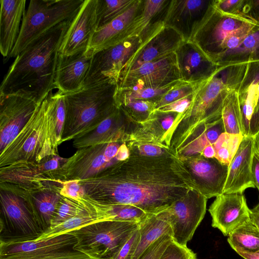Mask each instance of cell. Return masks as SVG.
I'll return each instance as SVG.
<instances>
[{"mask_svg":"<svg viewBox=\"0 0 259 259\" xmlns=\"http://www.w3.org/2000/svg\"><path fill=\"white\" fill-rule=\"evenodd\" d=\"M181 80L175 52L120 75L117 88L162 87Z\"/></svg>","mask_w":259,"mask_h":259,"instance_id":"cell-15","label":"cell"},{"mask_svg":"<svg viewBox=\"0 0 259 259\" xmlns=\"http://www.w3.org/2000/svg\"><path fill=\"white\" fill-rule=\"evenodd\" d=\"M130 155L129 149L125 142L121 143L116 155L118 161H122L127 159Z\"/></svg>","mask_w":259,"mask_h":259,"instance_id":"cell-53","label":"cell"},{"mask_svg":"<svg viewBox=\"0 0 259 259\" xmlns=\"http://www.w3.org/2000/svg\"><path fill=\"white\" fill-rule=\"evenodd\" d=\"M82 200L87 207L103 221L127 222L140 224L149 214L135 206L123 204H103L91 198L86 194Z\"/></svg>","mask_w":259,"mask_h":259,"instance_id":"cell-30","label":"cell"},{"mask_svg":"<svg viewBox=\"0 0 259 259\" xmlns=\"http://www.w3.org/2000/svg\"><path fill=\"white\" fill-rule=\"evenodd\" d=\"M126 144L130 153L147 157L178 156L170 147L164 144L147 141H128Z\"/></svg>","mask_w":259,"mask_h":259,"instance_id":"cell-38","label":"cell"},{"mask_svg":"<svg viewBox=\"0 0 259 259\" xmlns=\"http://www.w3.org/2000/svg\"><path fill=\"white\" fill-rule=\"evenodd\" d=\"M244 14L246 18L259 24V0H245Z\"/></svg>","mask_w":259,"mask_h":259,"instance_id":"cell-50","label":"cell"},{"mask_svg":"<svg viewBox=\"0 0 259 259\" xmlns=\"http://www.w3.org/2000/svg\"><path fill=\"white\" fill-rule=\"evenodd\" d=\"M214 0H170L164 25L177 31L185 41L192 40L214 9Z\"/></svg>","mask_w":259,"mask_h":259,"instance_id":"cell-16","label":"cell"},{"mask_svg":"<svg viewBox=\"0 0 259 259\" xmlns=\"http://www.w3.org/2000/svg\"><path fill=\"white\" fill-rule=\"evenodd\" d=\"M245 2V0H214V6L223 14L246 18L244 14Z\"/></svg>","mask_w":259,"mask_h":259,"instance_id":"cell-45","label":"cell"},{"mask_svg":"<svg viewBox=\"0 0 259 259\" xmlns=\"http://www.w3.org/2000/svg\"><path fill=\"white\" fill-rule=\"evenodd\" d=\"M193 95V94L186 98L172 102L156 109L165 112L182 113L189 106L192 100Z\"/></svg>","mask_w":259,"mask_h":259,"instance_id":"cell-49","label":"cell"},{"mask_svg":"<svg viewBox=\"0 0 259 259\" xmlns=\"http://www.w3.org/2000/svg\"><path fill=\"white\" fill-rule=\"evenodd\" d=\"M96 5L97 0H84L66 32L60 54L71 56L87 50L97 29Z\"/></svg>","mask_w":259,"mask_h":259,"instance_id":"cell-20","label":"cell"},{"mask_svg":"<svg viewBox=\"0 0 259 259\" xmlns=\"http://www.w3.org/2000/svg\"><path fill=\"white\" fill-rule=\"evenodd\" d=\"M249 210L243 193H222L216 197L208 209L211 226L228 236L250 219Z\"/></svg>","mask_w":259,"mask_h":259,"instance_id":"cell-21","label":"cell"},{"mask_svg":"<svg viewBox=\"0 0 259 259\" xmlns=\"http://www.w3.org/2000/svg\"><path fill=\"white\" fill-rule=\"evenodd\" d=\"M103 220L98 215L87 212L76 215L62 224L50 229L42 234L37 241L72 231L74 229L92 223L102 221Z\"/></svg>","mask_w":259,"mask_h":259,"instance_id":"cell-39","label":"cell"},{"mask_svg":"<svg viewBox=\"0 0 259 259\" xmlns=\"http://www.w3.org/2000/svg\"><path fill=\"white\" fill-rule=\"evenodd\" d=\"M121 143H111L106 145L104 155L107 160L109 162H117L116 159V155L118 152Z\"/></svg>","mask_w":259,"mask_h":259,"instance_id":"cell-52","label":"cell"},{"mask_svg":"<svg viewBox=\"0 0 259 259\" xmlns=\"http://www.w3.org/2000/svg\"><path fill=\"white\" fill-rule=\"evenodd\" d=\"M25 0H1L0 50L7 60L18 39L25 13Z\"/></svg>","mask_w":259,"mask_h":259,"instance_id":"cell-28","label":"cell"},{"mask_svg":"<svg viewBox=\"0 0 259 259\" xmlns=\"http://www.w3.org/2000/svg\"><path fill=\"white\" fill-rule=\"evenodd\" d=\"M258 82L259 62L248 63L237 90L244 136L256 137L259 133L257 91Z\"/></svg>","mask_w":259,"mask_h":259,"instance_id":"cell-22","label":"cell"},{"mask_svg":"<svg viewBox=\"0 0 259 259\" xmlns=\"http://www.w3.org/2000/svg\"><path fill=\"white\" fill-rule=\"evenodd\" d=\"M184 41L177 31L164 25L130 58L121 74L175 52Z\"/></svg>","mask_w":259,"mask_h":259,"instance_id":"cell-24","label":"cell"},{"mask_svg":"<svg viewBox=\"0 0 259 259\" xmlns=\"http://www.w3.org/2000/svg\"><path fill=\"white\" fill-rule=\"evenodd\" d=\"M71 21L53 28L16 56L2 81L1 94L23 92L40 103L56 89L59 50Z\"/></svg>","mask_w":259,"mask_h":259,"instance_id":"cell-2","label":"cell"},{"mask_svg":"<svg viewBox=\"0 0 259 259\" xmlns=\"http://www.w3.org/2000/svg\"><path fill=\"white\" fill-rule=\"evenodd\" d=\"M249 218L259 229V203L253 208L249 210Z\"/></svg>","mask_w":259,"mask_h":259,"instance_id":"cell-54","label":"cell"},{"mask_svg":"<svg viewBox=\"0 0 259 259\" xmlns=\"http://www.w3.org/2000/svg\"><path fill=\"white\" fill-rule=\"evenodd\" d=\"M0 203V242L35 241L42 235L21 190L1 184Z\"/></svg>","mask_w":259,"mask_h":259,"instance_id":"cell-8","label":"cell"},{"mask_svg":"<svg viewBox=\"0 0 259 259\" xmlns=\"http://www.w3.org/2000/svg\"><path fill=\"white\" fill-rule=\"evenodd\" d=\"M60 194L64 197L78 199L83 197L84 191L77 180L63 181Z\"/></svg>","mask_w":259,"mask_h":259,"instance_id":"cell-47","label":"cell"},{"mask_svg":"<svg viewBox=\"0 0 259 259\" xmlns=\"http://www.w3.org/2000/svg\"><path fill=\"white\" fill-rule=\"evenodd\" d=\"M179 159L190 174L196 189L207 199L223 193L228 165L215 158H206L200 154Z\"/></svg>","mask_w":259,"mask_h":259,"instance_id":"cell-17","label":"cell"},{"mask_svg":"<svg viewBox=\"0 0 259 259\" xmlns=\"http://www.w3.org/2000/svg\"><path fill=\"white\" fill-rule=\"evenodd\" d=\"M259 62V24L256 23L234 49L214 62L220 66Z\"/></svg>","mask_w":259,"mask_h":259,"instance_id":"cell-32","label":"cell"},{"mask_svg":"<svg viewBox=\"0 0 259 259\" xmlns=\"http://www.w3.org/2000/svg\"><path fill=\"white\" fill-rule=\"evenodd\" d=\"M257 105L259 108V82L257 84Z\"/></svg>","mask_w":259,"mask_h":259,"instance_id":"cell-57","label":"cell"},{"mask_svg":"<svg viewBox=\"0 0 259 259\" xmlns=\"http://www.w3.org/2000/svg\"><path fill=\"white\" fill-rule=\"evenodd\" d=\"M247 64L221 66L210 78L201 83L193 94L189 106L175 118L165 135L164 144L177 154L200 125L221 117L225 100L231 92L238 90Z\"/></svg>","mask_w":259,"mask_h":259,"instance_id":"cell-3","label":"cell"},{"mask_svg":"<svg viewBox=\"0 0 259 259\" xmlns=\"http://www.w3.org/2000/svg\"><path fill=\"white\" fill-rule=\"evenodd\" d=\"M243 137L241 135L223 133L213 145L215 152L214 158L229 166Z\"/></svg>","mask_w":259,"mask_h":259,"instance_id":"cell-40","label":"cell"},{"mask_svg":"<svg viewBox=\"0 0 259 259\" xmlns=\"http://www.w3.org/2000/svg\"><path fill=\"white\" fill-rule=\"evenodd\" d=\"M47 113V100L42 101L17 137L0 152V167L25 162H40L58 154Z\"/></svg>","mask_w":259,"mask_h":259,"instance_id":"cell-5","label":"cell"},{"mask_svg":"<svg viewBox=\"0 0 259 259\" xmlns=\"http://www.w3.org/2000/svg\"><path fill=\"white\" fill-rule=\"evenodd\" d=\"M85 194L103 204L135 206L159 213L195 189L178 156L147 157L130 153L94 177L80 181Z\"/></svg>","mask_w":259,"mask_h":259,"instance_id":"cell-1","label":"cell"},{"mask_svg":"<svg viewBox=\"0 0 259 259\" xmlns=\"http://www.w3.org/2000/svg\"><path fill=\"white\" fill-rule=\"evenodd\" d=\"M87 212L90 211L78 200L63 196L52 220L51 228Z\"/></svg>","mask_w":259,"mask_h":259,"instance_id":"cell-42","label":"cell"},{"mask_svg":"<svg viewBox=\"0 0 259 259\" xmlns=\"http://www.w3.org/2000/svg\"><path fill=\"white\" fill-rule=\"evenodd\" d=\"M181 80L200 83L210 78L220 68L192 41H184L175 51Z\"/></svg>","mask_w":259,"mask_h":259,"instance_id":"cell-23","label":"cell"},{"mask_svg":"<svg viewBox=\"0 0 259 259\" xmlns=\"http://www.w3.org/2000/svg\"><path fill=\"white\" fill-rule=\"evenodd\" d=\"M139 242L132 259H138L145 250L163 235L172 236L166 209L156 214H149L139 224Z\"/></svg>","mask_w":259,"mask_h":259,"instance_id":"cell-31","label":"cell"},{"mask_svg":"<svg viewBox=\"0 0 259 259\" xmlns=\"http://www.w3.org/2000/svg\"><path fill=\"white\" fill-rule=\"evenodd\" d=\"M131 122L121 110L116 108L91 132L73 140L77 149L99 144L125 142Z\"/></svg>","mask_w":259,"mask_h":259,"instance_id":"cell-26","label":"cell"},{"mask_svg":"<svg viewBox=\"0 0 259 259\" xmlns=\"http://www.w3.org/2000/svg\"><path fill=\"white\" fill-rule=\"evenodd\" d=\"M62 187V185H56L30 191L16 188L25 194L35 221L43 233L51 228L52 220L63 197L60 193Z\"/></svg>","mask_w":259,"mask_h":259,"instance_id":"cell-29","label":"cell"},{"mask_svg":"<svg viewBox=\"0 0 259 259\" xmlns=\"http://www.w3.org/2000/svg\"><path fill=\"white\" fill-rule=\"evenodd\" d=\"M40 103L23 92L0 94V152L17 137Z\"/></svg>","mask_w":259,"mask_h":259,"instance_id":"cell-14","label":"cell"},{"mask_svg":"<svg viewBox=\"0 0 259 259\" xmlns=\"http://www.w3.org/2000/svg\"><path fill=\"white\" fill-rule=\"evenodd\" d=\"M200 155L206 158H214L215 152L213 145H209L205 147Z\"/></svg>","mask_w":259,"mask_h":259,"instance_id":"cell-55","label":"cell"},{"mask_svg":"<svg viewBox=\"0 0 259 259\" xmlns=\"http://www.w3.org/2000/svg\"><path fill=\"white\" fill-rule=\"evenodd\" d=\"M159 259H197V256L187 245H180L172 240Z\"/></svg>","mask_w":259,"mask_h":259,"instance_id":"cell-44","label":"cell"},{"mask_svg":"<svg viewBox=\"0 0 259 259\" xmlns=\"http://www.w3.org/2000/svg\"><path fill=\"white\" fill-rule=\"evenodd\" d=\"M163 25V22L155 23L140 35L128 37L95 53L84 86L107 81L118 83L127 62Z\"/></svg>","mask_w":259,"mask_h":259,"instance_id":"cell-9","label":"cell"},{"mask_svg":"<svg viewBox=\"0 0 259 259\" xmlns=\"http://www.w3.org/2000/svg\"><path fill=\"white\" fill-rule=\"evenodd\" d=\"M255 24L248 18L223 14L214 8L191 41L214 62L231 49L235 35Z\"/></svg>","mask_w":259,"mask_h":259,"instance_id":"cell-10","label":"cell"},{"mask_svg":"<svg viewBox=\"0 0 259 259\" xmlns=\"http://www.w3.org/2000/svg\"><path fill=\"white\" fill-rule=\"evenodd\" d=\"M77 242L71 232L37 241L0 242V259H94L75 249Z\"/></svg>","mask_w":259,"mask_h":259,"instance_id":"cell-11","label":"cell"},{"mask_svg":"<svg viewBox=\"0 0 259 259\" xmlns=\"http://www.w3.org/2000/svg\"><path fill=\"white\" fill-rule=\"evenodd\" d=\"M139 226L136 223L102 221L70 232L77 239L76 249L94 259H114Z\"/></svg>","mask_w":259,"mask_h":259,"instance_id":"cell-7","label":"cell"},{"mask_svg":"<svg viewBox=\"0 0 259 259\" xmlns=\"http://www.w3.org/2000/svg\"><path fill=\"white\" fill-rule=\"evenodd\" d=\"M117 108L130 122L139 123L148 119L155 109V103L147 100H131L121 104Z\"/></svg>","mask_w":259,"mask_h":259,"instance_id":"cell-41","label":"cell"},{"mask_svg":"<svg viewBox=\"0 0 259 259\" xmlns=\"http://www.w3.org/2000/svg\"><path fill=\"white\" fill-rule=\"evenodd\" d=\"M139 240L140 232L138 228L121 248L114 259H132L138 247Z\"/></svg>","mask_w":259,"mask_h":259,"instance_id":"cell-48","label":"cell"},{"mask_svg":"<svg viewBox=\"0 0 259 259\" xmlns=\"http://www.w3.org/2000/svg\"><path fill=\"white\" fill-rule=\"evenodd\" d=\"M92 57L86 50L71 55L59 54L55 85L64 94L81 90L84 84Z\"/></svg>","mask_w":259,"mask_h":259,"instance_id":"cell-27","label":"cell"},{"mask_svg":"<svg viewBox=\"0 0 259 259\" xmlns=\"http://www.w3.org/2000/svg\"><path fill=\"white\" fill-rule=\"evenodd\" d=\"M107 144H99L77 149L57 170L62 181L85 180L94 177L117 162H109L104 152Z\"/></svg>","mask_w":259,"mask_h":259,"instance_id":"cell-19","label":"cell"},{"mask_svg":"<svg viewBox=\"0 0 259 259\" xmlns=\"http://www.w3.org/2000/svg\"><path fill=\"white\" fill-rule=\"evenodd\" d=\"M251 172L255 187L259 191V145L256 138L252 159Z\"/></svg>","mask_w":259,"mask_h":259,"instance_id":"cell-51","label":"cell"},{"mask_svg":"<svg viewBox=\"0 0 259 259\" xmlns=\"http://www.w3.org/2000/svg\"><path fill=\"white\" fill-rule=\"evenodd\" d=\"M228 237L229 244L235 251L254 252L259 250V229L250 219Z\"/></svg>","mask_w":259,"mask_h":259,"instance_id":"cell-34","label":"cell"},{"mask_svg":"<svg viewBox=\"0 0 259 259\" xmlns=\"http://www.w3.org/2000/svg\"><path fill=\"white\" fill-rule=\"evenodd\" d=\"M67 159L57 154L39 163H20L0 167V183L28 191L60 184L61 181L57 170Z\"/></svg>","mask_w":259,"mask_h":259,"instance_id":"cell-12","label":"cell"},{"mask_svg":"<svg viewBox=\"0 0 259 259\" xmlns=\"http://www.w3.org/2000/svg\"><path fill=\"white\" fill-rule=\"evenodd\" d=\"M255 138H256V140L259 145V133L258 134V135H257V136Z\"/></svg>","mask_w":259,"mask_h":259,"instance_id":"cell-58","label":"cell"},{"mask_svg":"<svg viewBox=\"0 0 259 259\" xmlns=\"http://www.w3.org/2000/svg\"><path fill=\"white\" fill-rule=\"evenodd\" d=\"M207 199L195 189L189 190L167 209L172 231L176 243L187 245L203 220Z\"/></svg>","mask_w":259,"mask_h":259,"instance_id":"cell-13","label":"cell"},{"mask_svg":"<svg viewBox=\"0 0 259 259\" xmlns=\"http://www.w3.org/2000/svg\"><path fill=\"white\" fill-rule=\"evenodd\" d=\"M200 83H191L180 80L155 102V109L193 95Z\"/></svg>","mask_w":259,"mask_h":259,"instance_id":"cell-43","label":"cell"},{"mask_svg":"<svg viewBox=\"0 0 259 259\" xmlns=\"http://www.w3.org/2000/svg\"><path fill=\"white\" fill-rule=\"evenodd\" d=\"M180 81L164 87L158 88L136 86L117 88L116 87L114 95L116 106L118 107L121 104L131 100H147L152 101L155 103Z\"/></svg>","mask_w":259,"mask_h":259,"instance_id":"cell-35","label":"cell"},{"mask_svg":"<svg viewBox=\"0 0 259 259\" xmlns=\"http://www.w3.org/2000/svg\"><path fill=\"white\" fill-rule=\"evenodd\" d=\"M172 240L171 235H163L149 246L138 259H159Z\"/></svg>","mask_w":259,"mask_h":259,"instance_id":"cell-46","label":"cell"},{"mask_svg":"<svg viewBox=\"0 0 259 259\" xmlns=\"http://www.w3.org/2000/svg\"><path fill=\"white\" fill-rule=\"evenodd\" d=\"M84 0H31L24 15L17 42L7 60L60 23L71 21Z\"/></svg>","mask_w":259,"mask_h":259,"instance_id":"cell-6","label":"cell"},{"mask_svg":"<svg viewBox=\"0 0 259 259\" xmlns=\"http://www.w3.org/2000/svg\"><path fill=\"white\" fill-rule=\"evenodd\" d=\"M255 137L243 136L228 168L223 193H239L249 188H255L251 163Z\"/></svg>","mask_w":259,"mask_h":259,"instance_id":"cell-25","label":"cell"},{"mask_svg":"<svg viewBox=\"0 0 259 259\" xmlns=\"http://www.w3.org/2000/svg\"><path fill=\"white\" fill-rule=\"evenodd\" d=\"M117 84L115 81H107L63 94L66 117L62 143L93 131L116 108L114 95Z\"/></svg>","mask_w":259,"mask_h":259,"instance_id":"cell-4","label":"cell"},{"mask_svg":"<svg viewBox=\"0 0 259 259\" xmlns=\"http://www.w3.org/2000/svg\"><path fill=\"white\" fill-rule=\"evenodd\" d=\"M47 113L54 144L58 148L62 144V137L66 117L64 94L60 91L51 92L46 97Z\"/></svg>","mask_w":259,"mask_h":259,"instance_id":"cell-33","label":"cell"},{"mask_svg":"<svg viewBox=\"0 0 259 259\" xmlns=\"http://www.w3.org/2000/svg\"><path fill=\"white\" fill-rule=\"evenodd\" d=\"M236 252L244 259H259V250L254 252L241 251H237Z\"/></svg>","mask_w":259,"mask_h":259,"instance_id":"cell-56","label":"cell"},{"mask_svg":"<svg viewBox=\"0 0 259 259\" xmlns=\"http://www.w3.org/2000/svg\"><path fill=\"white\" fill-rule=\"evenodd\" d=\"M142 0L135 2L123 13L93 33L86 50L93 57L97 52L116 44L123 40L140 35L143 28L136 19L141 11Z\"/></svg>","mask_w":259,"mask_h":259,"instance_id":"cell-18","label":"cell"},{"mask_svg":"<svg viewBox=\"0 0 259 259\" xmlns=\"http://www.w3.org/2000/svg\"><path fill=\"white\" fill-rule=\"evenodd\" d=\"M237 90L231 92L225 100L221 116L225 133L244 136Z\"/></svg>","mask_w":259,"mask_h":259,"instance_id":"cell-36","label":"cell"},{"mask_svg":"<svg viewBox=\"0 0 259 259\" xmlns=\"http://www.w3.org/2000/svg\"><path fill=\"white\" fill-rule=\"evenodd\" d=\"M136 0H97V29L105 26L121 15Z\"/></svg>","mask_w":259,"mask_h":259,"instance_id":"cell-37","label":"cell"}]
</instances>
